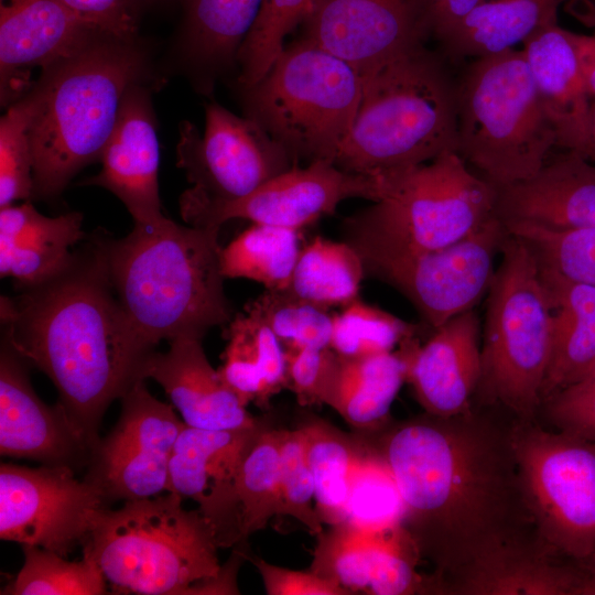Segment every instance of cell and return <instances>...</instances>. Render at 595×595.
<instances>
[{
    "label": "cell",
    "mask_w": 595,
    "mask_h": 595,
    "mask_svg": "<svg viewBox=\"0 0 595 595\" xmlns=\"http://www.w3.org/2000/svg\"><path fill=\"white\" fill-rule=\"evenodd\" d=\"M133 42L106 36L55 64L34 86L36 112L30 138L32 198L57 196L86 165L99 161L128 89L143 75Z\"/></svg>",
    "instance_id": "cell-5"
},
{
    "label": "cell",
    "mask_w": 595,
    "mask_h": 595,
    "mask_svg": "<svg viewBox=\"0 0 595 595\" xmlns=\"http://www.w3.org/2000/svg\"><path fill=\"white\" fill-rule=\"evenodd\" d=\"M174 491L123 501L97 516L83 554L117 594L232 595L236 582L218 559L210 522Z\"/></svg>",
    "instance_id": "cell-4"
},
{
    "label": "cell",
    "mask_w": 595,
    "mask_h": 595,
    "mask_svg": "<svg viewBox=\"0 0 595 595\" xmlns=\"http://www.w3.org/2000/svg\"><path fill=\"white\" fill-rule=\"evenodd\" d=\"M343 521L318 533L310 571L346 588L351 594L367 593L378 536Z\"/></svg>",
    "instance_id": "cell-40"
},
{
    "label": "cell",
    "mask_w": 595,
    "mask_h": 595,
    "mask_svg": "<svg viewBox=\"0 0 595 595\" xmlns=\"http://www.w3.org/2000/svg\"><path fill=\"white\" fill-rule=\"evenodd\" d=\"M247 117L295 159L334 163L354 123L363 75L350 64L301 37L246 88Z\"/></svg>",
    "instance_id": "cell-9"
},
{
    "label": "cell",
    "mask_w": 595,
    "mask_h": 595,
    "mask_svg": "<svg viewBox=\"0 0 595 595\" xmlns=\"http://www.w3.org/2000/svg\"><path fill=\"white\" fill-rule=\"evenodd\" d=\"M403 347L397 351L366 356L337 354L323 403L359 431L379 429L407 380Z\"/></svg>",
    "instance_id": "cell-29"
},
{
    "label": "cell",
    "mask_w": 595,
    "mask_h": 595,
    "mask_svg": "<svg viewBox=\"0 0 595 595\" xmlns=\"http://www.w3.org/2000/svg\"><path fill=\"white\" fill-rule=\"evenodd\" d=\"M302 249L300 231L253 224L220 252L224 278H244L266 290L285 291Z\"/></svg>",
    "instance_id": "cell-34"
},
{
    "label": "cell",
    "mask_w": 595,
    "mask_h": 595,
    "mask_svg": "<svg viewBox=\"0 0 595 595\" xmlns=\"http://www.w3.org/2000/svg\"><path fill=\"white\" fill-rule=\"evenodd\" d=\"M33 87L11 104L0 120V208L33 194V154L30 130L36 112Z\"/></svg>",
    "instance_id": "cell-43"
},
{
    "label": "cell",
    "mask_w": 595,
    "mask_h": 595,
    "mask_svg": "<svg viewBox=\"0 0 595 595\" xmlns=\"http://www.w3.org/2000/svg\"><path fill=\"white\" fill-rule=\"evenodd\" d=\"M26 363L4 342L0 354V454L42 465L86 468L90 447L62 405L35 393Z\"/></svg>",
    "instance_id": "cell-20"
},
{
    "label": "cell",
    "mask_w": 595,
    "mask_h": 595,
    "mask_svg": "<svg viewBox=\"0 0 595 595\" xmlns=\"http://www.w3.org/2000/svg\"><path fill=\"white\" fill-rule=\"evenodd\" d=\"M582 17L594 26V31L591 34L572 32V36L587 93L592 100H595V15Z\"/></svg>",
    "instance_id": "cell-52"
},
{
    "label": "cell",
    "mask_w": 595,
    "mask_h": 595,
    "mask_svg": "<svg viewBox=\"0 0 595 595\" xmlns=\"http://www.w3.org/2000/svg\"><path fill=\"white\" fill-rule=\"evenodd\" d=\"M296 164L256 120L218 104L206 107L205 129L183 121L177 166L193 186L183 194L207 201L241 198Z\"/></svg>",
    "instance_id": "cell-15"
},
{
    "label": "cell",
    "mask_w": 595,
    "mask_h": 595,
    "mask_svg": "<svg viewBox=\"0 0 595 595\" xmlns=\"http://www.w3.org/2000/svg\"><path fill=\"white\" fill-rule=\"evenodd\" d=\"M258 314L284 348L331 347L333 313L286 291L266 290L245 305Z\"/></svg>",
    "instance_id": "cell-44"
},
{
    "label": "cell",
    "mask_w": 595,
    "mask_h": 595,
    "mask_svg": "<svg viewBox=\"0 0 595 595\" xmlns=\"http://www.w3.org/2000/svg\"><path fill=\"white\" fill-rule=\"evenodd\" d=\"M420 560L411 538L402 526L380 532L367 594L442 593L433 575L424 576L418 572Z\"/></svg>",
    "instance_id": "cell-45"
},
{
    "label": "cell",
    "mask_w": 595,
    "mask_h": 595,
    "mask_svg": "<svg viewBox=\"0 0 595 595\" xmlns=\"http://www.w3.org/2000/svg\"><path fill=\"white\" fill-rule=\"evenodd\" d=\"M83 215L45 216L29 201L0 209V274L19 290L41 284L74 260V246L84 239Z\"/></svg>",
    "instance_id": "cell-26"
},
{
    "label": "cell",
    "mask_w": 595,
    "mask_h": 595,
    "mask_svg": "<svg viewBox=\"0 0 595 595\" xmlns=\"http://www.w3.org/2000/svg\"><path fill=\"white\" fill-rule=\"evenodd\" d=\"M321 0H263L259 15L240 46L239 83L246 89L269 71L284 48L286 35L312 13Z\"/></svg>",
    "instance_id": "cell-41"
},
{
    "label": "cell",
    "mask_w": 595,
    "mask_h": 595,
    "mask_svg": "<svg viewBox=\"0 0 595 595\" xmlns=\"http://www.w3.org/2000/svg\"><path fill=\"white\" fill-rule=\"evenodd\" d=\"M364 261L346 241L315 237L302 247L288 293L321 307H344L359 298Z\"/></svg>",
    "instance_id": "cell-33"
},
{
    "label": "cell",
    "mask_w": 595,
    "mask_h": 595,
    "mask_svg": "<svg viewBox=\"0 0 595 595\" xmlns=\"http://www.w3.org/2000/svg\"><path fill=\"white\" fill-rule=\"evenodd\" d=\"M383 197L343 223L344 241L361 259L450 246L496 214V188L456 151L386 177Z\"/></svg>",
    "instance_id": "cell-7"
},
{
    "label": "cell",
    "mask_w": 595,
    "mask_h": 595,
    "mask_svg": "<svg viewBox=\"0 0 595 595\" xmlns=\"http://www.w3.org/2000/svg\"><path fill=\"white\" fill-rule=\"evenodd\" d=\"M102 36L61 0H0L1 102L22 98L43 72Z\"/></svg>",
    "instance_id": "cell-19"
},
{
    "label": "cell",
    "mask_w": 595,
    "mask_h": 595,
    "mask_svg": "<svg viewBox=\"0 0 595 595\" xmlns=\"http://www.w3.org/2000/svg\"><path fill=\"white\" fill-rule=\"evenodd\" d=\"M140 378L156 381L188 426L229 430L259 421L212 366L202 339L178 338L169 342L164 353L153 350L141 367Z\"/></svg>",
    "instance_id": "cell-23"
},
{
    "label": "cell",
    "mask_w": 595,
    "mask_h": 595,
    "mask_svg": "<svg viewBox=\"0 0 595 595\" xmlns=\"http://www.w3.org/2000/svg\"><path fill=\"white\" fill-rule=\"evenodd\" d=\"M241 543L282 515L279 430L267 425L246 451L235 484Z\"/></svg>",
    "instance_id": "cell-35"
},
{
    "label": "cell",
    "mask_w": 595,
    "mask_h": 595,
    "mask_svg": "<svg viewBox=\"0 0 595 595\" xmlns=\"http://www.w3.org/2000/svg\"><path fill=\"white\" fill-rule=\"evenodd\" d=\"M0 310L2 340L51 379L91 452L108 407L142 380L141 367L154 350L116 296L100 237L75 251L60 274L2 296Z\"/></svg>",
    "instance_id": "cell-2"
},
{
    "label": "cell",
    "mask_w": 595,
    "mask_h": 595,
    "mask_svg": "<svg viewBox=\"0 0 595 595\" xmlns=\"http://www.w3.org/2000/svg\"><path fill=\"white\" fill-rule=\"evenodd\" d=\"M456 109L455 151L495 188L531 178L558 147L521 50L475 60Z\"/></svg>",
    "instance_id": "cell-8"
},
{
    "label": "cell",
    "mask_w": 595,
    "mask_h": 595,
    "mask_svg": "<svg viewBox=\"0 0 595 595\" xmlns=\"http://www.w3.org/2000/svg\"><path fill=\"white\" fill-rule=\"evenodd\" d=\"M247 559L257 567L268 595H351L346 588L310 570L277 566L249 553Z\"/></svg>",
    "instance_id": "cell-50"
},
{
    "label": "cell",
    "mask_w": 595,
    "mask_h": 595,
    "mask_svg": "<svg viewBox=\"0 0 595 595\" xmlns=\"http://www.w3.org/2000/svg\"><path fill=\"white\" fill-rule=\"evenodd\" d=\"M429 34L441 41L480 0H423Z\"/></svg>",
    "instance_id": "cell-51"
},
{
    "label": "cell",
    "mask_w": 595,
    "mask_h": 595,
    "mask_svg": "<svg viewBox=\"0 0 595 595\" xmlns=\"http://www.w3.org/2000/svg\"><path fill=\"white\" fill-rule=\"evenodd\" d=\"M144 381H136L121 397L116 424L93 447L86 466L84 479L99 489L108 506L170 491V459L186 424Z\"/></svg>",
    "instance_id": "cell-14"
},
{
    "label": "cell",
    "mask_w": 595,
    "mask_h": 595,
    "mask_svg": "<svg viewBox=\"0 0 595 595\" xmlns=\"http://www.w3.org/2000/svg\"><path fill=\"white\" fill-rule=\"evenodd\" d=\"M102 494L64 465H0V539L67 556L83 547Z\"/></svg>",
    "instance_id": "cell-13"
},
{
    "label": "cell",
    "mask_w": 595,
    "mask_h": 595,
    "mask_svg": "<svg viewBox=\"0 0 595 595\" xmlns=\"http://www.w3.org/2000/svg\"><path fill=\"white\" fill-rule=\"evenodd\" d=\"M102 36L133 42L137 33L134 0H61Z\"/></svg>",
    "instance_id": "cell-49"
},
{
    "label": "cell",
    "mask_w": 595,
    "mask_h": 595,
    "mask_svg": "<svg viewBox=\"0 0 595 595\" xmlns=\"http://www.w3.org/2000/svg\"><path fill=\"white\" fill-rule=\"evenodd\" d=\"M262 421L239 429L206 430L185 425L170 459V491L191 498L214 527L219 548L241 544L235 484L242 457Z\"/></svg>",
    "instance_id": "cell-18"
},
{
    "label": "cell",
    "mask_w": 595,
    "mask_h": 595,
    "mask_svg": "<svg viewBox=\"0 0 595 595\" xmlns=\"http://www.w3.org/2000/svg\"><path fill=\"white\" fill-rule=\"evenodd\" d=\"M360 434L389 465L404 505L401 526L443 593L490 554L528 541L534 524L510 430L469 409Z\"/></svg>",
    "instance_id": "cell-1"
},
{
    "label": "cell",
    "mask_w": 595,
    "mask_h": 595,
    "mask_svg": "<svg viewBox=\"0 0 595 595\" xmlns=\"http://www.w3.org/2000/svg\"><path fill=\"white\" fill-rule=\"evenodd\" d=\"M386 191L383 178L350 173L326 161L306 167L296 164L235 201H207L182 194L183 220L196 227H218L231 219L300 230L335 213L348 198L378 202Z\"/></svg>",
    "instance_id": "cell-16"
},
{
    "label": "cell",
    "mask_w": 595,
    "mask_h": 595,
    "mask_svg": "<svg viewBox=\"0 0 595 595\" xmlns=\"http://www.w3.org/2000/svg\"><path fill=\"white\" fill-rule=\"evenodd\" d=\"M554 555L539 540L509 545L474 565L450 594L577 595L582 567L565 565Z\"/></svg>",
    "instance_id": "cell-27"
},
{
    "label": "cell",
    "mask_w": 595,
    "mask_h": 595,
    "mask_svg": "<svg viewBox=\"0 0 595 595\" xmlns=\"http://www.w3.org/2000/svg\"><path fill=\"white\" fill-rule=\"evenodd\" d=\"M263 0H187L192 51L206 63H226L252 29Z\"/></svg>",
    "instance_id": "cell-37"
},
{
    "label": "cell",
    "mask_w": 595,
    "mask_h": 595,
    "mask_svg": "<svg viewBox=\"0 0 595 595\" xmlns=\"http://www.w3.org/2000/svg\"><path fill=\"white\" fill-rule=\"evenodd\" d=\"M24 561L18 574L1 589V595H101L107 581L95 560L79 561L36 548L22 547Z\"/></svg>",
    "instance_id": "cell-38"
},
{
    "label": "cell",
    "mask_w": 595,
    "mask_h": 595,
    "mask_svg": "<svg viewBox=\"0 0 595 595\" xmlns=\"http://www.w3.org/2000/svg\"><path fill=\"white\" fill-rule=\"evenodd\" d=\"M299 431L314 482L317 515L327 526L343 522L361 441L358 434L344 433L315 418L302 424Z\"/></svg>",
    "instance_id": "cell-32"
},
{
    "label": "cell",
    "mask_w": 595,
    "mask_h": 595,
    "mask_svg": "<svg viewBox=\"0 0 595 595\" xmlns=\"http://www.w3.org/2000/svg\"><path fill=\"white\" fill-rule=\"evenodd\" d=\"M99 161L100 172L83 185H96L113 193L134 224H154L165 217L159 196L154 117L148 91L139 83L128 89Z\"/></svg>",
    "instance_id": "cell-22"
},
{
    "label": "cell",
    "mask_w": 595,
    "mask_h": 595,
    "mask_svg": "<svg viewBox=\"0 0 595 595\" xmlns=\"http://www.w3.org/2000/svg\"><path fill=\"white\" fill-rule=\"evenodd\" d=\"M504 225L528 246L540 267L595 288V228H559L529 221Z\"/></svg>",
    "instance_id": "cell-39"
},
{
    "label": "cell",
    "mask_w": 595,
    "mask_h": 595,
    "mask_svg": "<svg viewBox=\"0 0 595 595\" xmlns=\"http://www.w3.org/2000/svg\"><path fill=\"white\" fill-rule=\"evenodd\" d=\"M358 436L361 447L350 476L345 521L365 532H385L401 526L403 500L385 458Z\"/></svg>",
    "instance_id": "cell-36"
},
{
    "label": "cell",
    "mask_w": 595,
    "mask_h": 595,
    "mask_svg": "<svg viewBox=\"0 0 595 595\" xmlns=\"http://www.w3.org/2000/svg\"><path fill=\"white\" fill-rule=\"evenodd\" d=\"M282 515L299 521L310 534L324 530L315 508V489L299 429L279 430Z\"/></svg>",
    "instance_id": "cell-46"
},
{
    "label": "cell",
    "mask_w": 595,
    "mask_h": 595,
    "mask_svg": "<svg viewBox=\"0 0 595 595\" xmlns=\"http://www.w3.org/2000/svg\"><path fill=\"white\" fill-rule=\"evenodd\" d=\"M408 360L407 380L424 412L450 418L469 410L482 378L479 321L473 310L433 329L422 345L401 343Z\"/></svg>",
    "instance_id": "cell-21"
},
{
    "label": "cell",
    "mask_w": 595,
    "mask_h": 595,
    "mask_svg": "<svg viewBox=\"0 0 595 595\" xmlns=\"http://www.w3.org/2000/svg\"><path fill=\"white\" fill-rule=\"evenodd\" d=\"M530 75L555 130L558 147L582 153L592 98L582 75L572 32L550 23L523 44Z\"/></svg>",
    "instance_id": "cell-25"
},
{
    "label": "cell",
    "mask_w": 595,
    "mask_h": 595,
    "mask_svg": "<svg viewBox=\"0 0 595 595\" xmlns=\"http://www.w3.org/2000/svg\"><path fill=\"white\" fill-rule=\"evenodd\" d=\"M538 267L552 311L550 359L541 392L543 402L595 364V288Z\"/></svg>",
    "instance_id": "cell-28"
},
{
    "label": "cell",
    "mask_w": 595,
    "mask_h": 595,
    "mask_svg": "<svg viewBox=\"0 0 595 595\" xmlns=\"http://www.w3.org/2000/svg\"><path fill=\"white\" fill-rule=\"evenodd\" d=\"M542 405L558 430L595 441V364Z\"/></svg>",
    "instance_id": "cell-47"
},
{
    "label": "cell",
    "mask_w": 595,
    "mask_h": 595,
    "mask_svg": "<svg viewBox=\"0 0 595 595\" xmlns=\"http://www.w3.org/2000/svg\"><path fill=\"white\" fill-rule=\"evenodd\" d=\"M456 87L423 45L363 74L343 171L386 178L456 148Z\"/></svg>",
    "instance_id": "cell-6"
},
{
    "label": "cell",
    "mask_w": 595,
    "mask_h": 595,
    "mask_svg": "<svg viewBox=\"0 0 595 595\" xmlns=\"http://www.w3.org/2000/svg\"><path fill=\"white\" fill-rule=\"evenodd\" d=\"M510 441L540 542L581 564L595 559V441L519 420Z\"/></svg>",
    "instance_id": "cell-11"
},
{
    "label": "cell",
    "mask_w": 595,
    "mask_h": 595,
    "mask_svg": "<svg viewBox=\"0 0 595 595\" xmlns=\"http://www.w3.org/2000/svg\"><path fill=\"white\" fill-rule=\"evenodd\" d=\"M227 346L219 372L247 407L267 408L272 397L286 388L284 347L253 311L244 307L229 321Z\"/></svg>",
    "instance_id": "cell-30"
},
{
    "label": "cell",
    "mask_w": 595,
    "mask_h": 595,
    "mask_svg": "<svg viewBox=\"0 0 595 595\" xmlns=\"http://www.w3.org/2000/svg\"><path fill=\"white\" fill-rule=\"evenodd\" d=\"M286 389L301 407L323 403L324 392L337 353L331 348H284Z\"/></svg>",
    "instance_id": "cell-48"
},
{
    "label": "cell",
    "mask_w": 595,
    "mask_h": 595,
    "mask_svg": "<svg viewBox=\"0 0 595 595\" xmlns=\"http://www.w3.org/2000/svg\"><path fill=\"white\" fill-rule=\"evenodd\" d=\"M218 231L164 217L134 224L120 239L100 237L116 296L150 347L161 340L203 339L210 328L232 318Z\"/></svg>",
    "instance_id": "cell-3"
},
{
    "label": "cell",
    "mask_w": 595,
    "mask_h": 595,
    "mask_svg": "<svg viewBox=\"0 0 595 595\" xmlns=\"http://www.w3.org/2000/svg\"><path fill=\"white\" fill-rule=\"evenodd\" d=\"M488 290L479 386L518 420H533L550 359L552 311L537 260L508 232Z\"/></svg>",
    "instance_id": "cell-10"
},
{
    "label": "cell",
    "mask_w": 595,
    "mask_h": 595,
    "mask_svg": "<svg viewBox=\"0 0 595 595\" xmlns=\"http://www.w3.org/2000/svg\"><path fill=\"white\" fill-rule=\"evenodd\" d=\"M564 0H480L440 41L454 57H488L513 50L556 22Z\"/></svg>",
    "instance_id": "cell-31"
},
{
    "label": "cell",
    "mask_w": 595,
    "mask_h": 595,
    "mask_svg": "<svg viewBox=\"0 0 595 595\" xmlns=\"http://www.w3.org/2000/svg\"><path fill=\"white\" fill-rule=\"evenodd\" d=\"M302 37L361 75L423 45L429 36L423 0H321Z\"/></svg>",
    "instance_id": "cell-17"
},
{
    "label": "cell",
    "mask_w": 595,
    "mask_h": 595,
    "mask_svg": "<svg viewBox=\"0 0 595 595\" xmlns=\"http://www.w3.org/2000/svg\"><path fill=\"white\" fill-rule=\"evenodd\" d=\"M507 235L496 215L469 236L436 250L363 259L365 272L398 290L433 331L473 310L489 290Z\"/></svg>",
    "instance_id": "cell-12"
},
{
    "label": "cell",
    "mask_w": 595,
    "mask_h": 595,
    "mask_svg": "<svg viewBox=\"0 0 595 595\" xmlns=\"http://www.w3.org/2000/svg\"><path fill=\"white\" fill-rule=\"evenodd\" d=\"M581 155L595 162V100L592 101L587 139Z\"/></svg>",
    "instance_id": "cell-53"
},
{
    "label": "cell",
    "mask_w": 595,
    "mask_h": 595,
    "mask_svg": "<svg viewBox=\"0 0 595 595\" xmlns=\"http://www.w3.org/2000/svg\"><path fill=\"white\" fill-rule=\"evenodd\" d=\"M502 223L529 221L559 228H595V162L564 151L531 178L496 188Z\"/></svg>",
    "instance_id": "cell-24"
},
{
    "label": "cell",
    "mask_w": 595,
    "mask_h": 595,
    "mask_svg": "<svg viewBox=\"0 0 595 595\" xmlns=\"http://www.w3.org/2000/svg\"><path fill=\"white\" fill-rule=\"evenodd\" d=\"M586 7L595 9V0H592L591 3L587 4Z\"/></svg>",
    "instance_id": "cell-54"
},
{
    "label": "cell",
    "mask_w": 595,
    "mask_h": 595,
    "mask_svg": "<svg viewBox=\"0 0 595 595\" xmlns=\"http://www.w3.org/2000/svg\"><path fill=\"white\" fill-rule=\"evenodd\" d=\"M415 333L410 323L357 299L333 313L329 346L343 356L375 355L393 351Z\"/></svg>",
    "instance_id": "cell-42"
}]
</instances>
